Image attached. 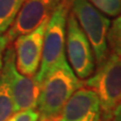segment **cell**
<instances>
[{
  "mask_svg": "<svg viewBox=\"0 0 121 121\" xmlns=\"http://www.w3.org/2000/svg\"><path fill=\"white\" fill-rule=\"evenodd\" d=\"M84 87L69 63L58 67L40 85L36 110L39 121H59L64 107L79 89Z\"/></svg>",
  "mask_w": 121,
  "mask_h": 121,
  "instance_id": "1",
  "label": "cell"
},
{
  "mask_svg": "<svg viewBox=\"0 0 121 121\" xmlns=\"http://www.w3.org/2000/svg\"><path fill=\"white\" fill-rule=\"evenodd\" d=\"M73 0H63L48 19L43 39L40 67L33 79L40 87L44 79L56 68L67 62V21Z\"/></svg>",
  "mask_w": 121,
  "mask_h": 121,
  "instance_id": "2",
  "label": "cell"
},
{
  "mask_svg": "<svg viewBox=\"0 0 121 121\" xmlns=\"http://www.w3.org/2000/svg\"><path fill=\"white\" fill-rule=\"evenodd\" d=\"M83 85L97 94L101 110L100 121H112L113 114L121 103V56L109 54Z\"/></svg>",
  "mask_w": 121,
  "mask_h": 121,
  "instance_id": "3",
  "label": "cell"
},
{
  "mask_svg": "<svg viewBox=\"0 0 121 121\" xmlns=\"http://www.w3.org/2000/svg\"><path fill=\"white\" fill-rule=\"evenodd\" d=\"M71 9L92 47L97 67L100 66L109 56L107 35L111 25L110 19L88 0H73Z\"/></svg>",
  "mask_w": 121,
  "mask_h": 121,
  "instance_id": "4",
  "label": "cell"
},
{
  "mask_svg": "<svg viewBox=\"0 0 121 121\" xmlns=\"http://www.w3.org/2000/svg\"><path fill=\"white\" fill-rule=\"evenodd\" d=\"M66 52L69 65L79 79L87 80L95 73L96 63L92 47L72 11L67 21Z\"/></svg>",
  "mask_w": 121,
  "mask_h": 121,
  "instance_id": "5",
  "label": "cell"
},
{
  "mask_svg": "<svg viewBox=\"0 0 121 121\" xmlns=\"http://www.w3.org/2000/svg\"><path fill=\"white\" fill-rule=\"evenodd\" d=\"M2 72L7 76L10 84L14 112L36 109L40 87L35 79L25 77L17 71L15 66V52L12 47H8L4 52Z\"/></svg>",
  "mask_w": 121,
  "mask_h": 121,
  "instance_id": "6",
  "label": "cell"
},
{
  "mask_svg": "<svg viewBox=\"0 0 121 121\" xmlns=\"http://www.w3.org/2000/svg\"><path fill=\"white\" fill-rule=\"evenodd\" d=\"M48 22V19L33 31L18 36L14 40L15 66L21 75L27 78H35L39 72Z\"/></svg>",
  "mask_w": 121,
  "mask_h": 121,
  "instance_id": "7",
  "label": "cell"
},
{
  "mask_svg": "<svg viewBox=\"0 0 121 121\" xmlns=\"http://www.w3.org/2000/svg\"><path fill=\"white\" fill-rule=\"evenodd\" d=\"M62 2L63 0H27L5 35L8 43L18 36L33 31L43 21L50 19Z\"/></svg>",
  "mask_w": 121,
  "mask_h": 121,
  "instance_id": "8",
  "label": "cell"
},
{
  "mask_svg": "<svg viewBox=\"0 0 121 121\" xmlns=\"http://www.w3.org/2000/svg\"><path fill=\"white\" fill-rule=\"evenodd\" d=\"M100 102L97 94L83 87L67 102L59 121H100Z\"/></svg>",
  "mask_w": 121,
  "mask_h": 121,
  "instance_id": "9",
  "label": "cell"
},
{
  "mask_svg": "<svg viewBox=\"0 0 121 121\" xmlns=\"http://www.w3.org/2000/svg\"><path fill=\"white\" fill-rule=\"evenodd\" d=\"M26 1L27 0H0V35L10 27Z\"/></svg>",
  "mask_w": 121,
  "mask_h": 121,
  "instance_id": "10",
  "label": "cell"
},
{
  "mask_svg": "<svg viewBox=\"0 0 121 121\" xmlns=\"http://www.w3.org/2000/svg\"><path fill=\"white\" fill-rule=\"evenodd\" d=\"M14 113L10 84L7 76L2 72L0 77V121H7Z\"/></svg>",
  "mask_w": 121,
  "mask_h": 121,
  "instance_id": "11",
  "label": "cell"
},
{
  "mask_svg": "<svg viewBox=\"0 0 121 121\" xmlns=\"http://www.w3.org/2000/svg\"><path fill=\"white\" fill-rule=\"evenodd\" d=\"M107 43L112 54L121 56V14L113 20L110 25L107 35Z\"/></svg>",
  "mask_w": 121,
  "mask_h": 121,
  "instance_id": "12",
  "label": "cell"
},
{
  "mask_svg": "<svg viewBox=\"0 0 121 121\" xmlns=\"http://www.w3.org/2000/svg\"><path fill=\"white\" fill-rule=\"evenodd\" d=\"M97 10L108 16H119L121 14V0H88Z\"/></svg>",
  "mask_w": 121,
  "mask_h": 121,
  "instance_id": "13",
  "label": "cell"
},
{
  "mask_svg": "<svg viewBox=\"0 0 121 121\" xmlns=\"http://www.w3.org/2000/svg\"><path fill=\"white\" fill-rule=\"evenodd\" d=\"M39 114L36 109H26V110L15 112L7 121H39Z\"/></svg>",
  "mask_w": 121,
  "mask_h": 121,
  "instance_id": "14",
  "label": "cell"
},
{
  "mask_svg": "<svg viewBox=\"0 0 121 121\" xmlns=\"http://www.w3.org/2000/svg\"><path fill=\"white\" fill-rule=\"evenodd\" d=\"M8 40H7L5 35H0V77L2 74L3 69V62H4V52L6 51V48L8 45Z\"/></svg>",
  "mask_w": 121,
  "mask_h": 121,
  "instance_id": "15",
  "label": "cell"
},
{
  "mask_svg": "<svg viewBox=\"0 0 121 121\" xmlns=\"http://www.w3.org/2000/svg\"><path fill=\"white\" fill-rule=\"evenodd\" d=\"M112 121H121V103L116 108V110L112 117Z\"/></svg>",
  "mask_w": 121,
  "mask_h": 121,
  "instance_id": "16",
  "label": "cell"
}]
</instances>
